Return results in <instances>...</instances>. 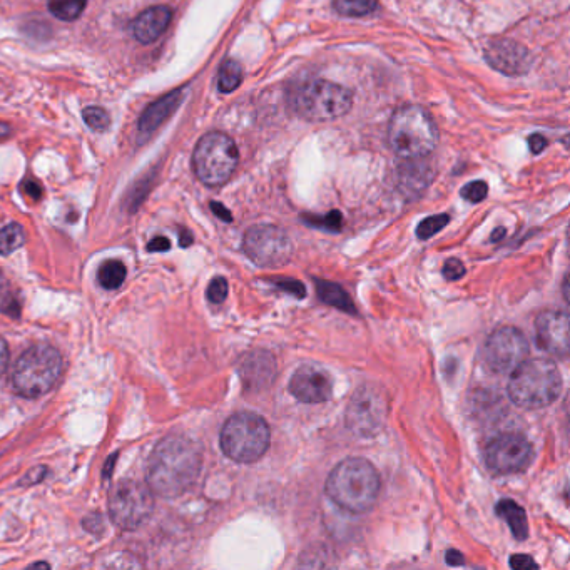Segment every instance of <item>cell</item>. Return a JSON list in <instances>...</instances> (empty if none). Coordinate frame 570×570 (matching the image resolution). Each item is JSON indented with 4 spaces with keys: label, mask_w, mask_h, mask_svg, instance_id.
Returning a JSON list of instances; mask_svg holds the SVG:
<instances>
[{
    "label": "cell",
    "mask_w": 570,
    "mask_h": 570,
    "mask_svg": "<svg viewBox=\"0 0 570 570\" xmlns=\"http://www.w3.org/2000/svg\"><path fill=\"white\" fill-rule=\"evenodd\" d=\"M203 453L198 443L183 435H169L149 457L146 480L153 494L166 499L183 495L198 480Z\"/></svg>",
    "instance_id": "cell-1"
},
{
    "label": "cell",
    "mask_w": 570,
    "mask_h": 570,
    "mask_svg": "<svg viewBox=\"0 0 570 570\" xmlns=\"http://www.w3.org/2000/svg\"><path fill=\"white\" fill-rule=\"evenodd\" d=\"M380 475L367 459L343 460L331 470L326 480V495L341 509L352 514H365L380 495Z\"/></svg>",
    "instance_id": "cell-2"
},
{
    "label": "cell",
    "mask_w": 570,
    "mask_h": 570,
    "mask_svg": "<svg viewBox=\"0 0 570 570\" xmlns=\"http://www.w3.org/2000/svg\"><path fill=\"white\" fill-rule=\"evenodd\" d=\"M562 390V375L547 358L524 360L510 377L509 397L517 407L537 410L549 407Z\"/></svg>",
    "instance_id": "cell-3"
},
{
    "label": "cell",
    "mask_w": 570,
    "mask_h": 570,
    "mask_svg": "<svg viewBox=\"0 0 570 570\" xmlns=\"http://www.w3.org/2000/svg\"><path fill=\"white\" fill-rule=\"evenodd\" d=\"M388 141L400 158H425L437 146V126L423 107H403L393 114Z\"/></svg>",
    "instance_id": "cell-4"
},
{
    "label": "cell",
    "mask_w": 570,
    "mask_h": 570,
    "mask_svg": "<svg viewBox=\"0 0 570 570\" xmlns=\"http://www.w3.org/2000/svg\"><path fill=\"white\" fill-rule=\"evenodd\" d=\"M270 427L258 413L240 412L221 430V450L238 464H255L270 447Z\"/></svg>",
    "instance_id": "cell-5"
},
{
    "label": "cell",
    "mask_w": 570,
    "mask_h": 570,
    "mask_svg": "<svg viewBox=\"0 0 570 570\" xmlns=\"http://www.w3.org/2000/svg\"><path fill=\"white\" fill-rule=\"evenodd\" d=\"M61 372V353L49 345H36L17 360L12 383L22 397H41L54 388Z\"/></svg>",
    "instance_id": "cell-6"
},
{
    "label": "cell",
    "mask_w": 570,
    "mask_h": 570,
    "mask_svg": "<svg viewBox=\"0 0 570 570\" xmlns=\"http://www.w3.org/2000/svg\"><path fill=\"white\" fill-rule=\"evenodd\" d=\"M293 104L301 118L313 123H325L345 116L353 104V94L335 82L310 81L295 92Z\"/></svg>",
    "instance_id": "cell-7"
},
{
    "label": "cell",
    "mask_w": 570,
    "mask_h": 570,
    "mask_svg": "<svg viewBox=\"0 0 570 570\" xmlns=\"http://www.w3.org/2000/svg\"><path fill=\"white\" fill-rule=\"evenodd\" d=\"M238 159L240 154L230 136L209 133L194 149V173L206 186H223L235 173Z\"/></svg>",
    "instance_id": "cell-8"
},
{
    "label": "cell",
    "mask_w": 570,
    "mask_h": 570,
    "mask_svg": "<svg viewBox=\"0 0 570 570\" xmlns=\"http://www.w3.org/2000/svg\"><path fill=\"white\" fill-rule=\"evenodd\" d=\"M109 517L116 527L134 530L148 522L154 512L153 490L134 480L119 482L107 497Z\"/></svg>",
    "instance_id": "cell-9"
},
{
    "label": "cell",
    "mask_w": 570,
    "mask_h": 570,
    "mask_svg": "<svg viewBox=\"0 0 570 570\" xmlns=\"http://www.w3.org/2000/svg\"><path fill=\"white\" fill-rule=\"evenodd\" d=\"M388 400L382 388L362 385L348 403L345 422L357 437H375L387 422Z\"/></svg>",
    "instance_id": "cell-10"
},
{
    "label": "cell",
    "mask_w": 570,
    "mask_h": 570,
    "mask_svg": "<svg viewBox=\"0 0 570 570\" xmlns=\"http://www.w3.org/2000/svg\"><path fill=\"white\" fill-rule=\"evenodd\" d=\"M246 255L258 266L275 268L285 265L293 255L290 236L273 224H258L246 231Z\"/></svg>",
    "instance_id": "cell-11"
},
{
    "label": "cell",
    "mask_w": 570,
    "mask_h": 570,
    "mask_svg": "<svg viewBox=\"0 0 570 570\" xmlns=\"http://www.w3.org/2000/svg\"><path fill=\"white\" fill-rule=\"evenodd\" d=\"M529 341L522 331L514 326L495 330L485 343L484 360L492 372L507 375L514 372L520 363L527 360Z\"/></svg>",
    "instance_id": "cell-12"
},
{
    "label": "cell",
    "mask_w": 570,
    "mask_h": 570,
    "mask_svg": "<svg viewBox=\"0 0 570 570\" xmlns=\"http://www.w3.org/2000/svg\"><path fill=\"white\" fill-rule=\"evenodd\" d=\"M534 460V447L527 438L515 433L495 437L485 448V462L494 474L524 472Z\"/></svg>",
    "instance_id": "cell-13"
},
{
    "label": "cell",
    "mask_w": 570,
    "mask_h": 570,
    "mask_svg": "<svg viewBox=\"0 0 570 570\" xmlns=\"http://www.w3.org/2000/svg\"><path fill=\"white\" fill-rule=\"evenodd\" d=\"M535 335L544 352L562 358L569 355V316L565 311L550 310L540 313L535 321Z\"/></svg>",
    "instance_id": "cell-14"
},
{
    "label": "cell",
    "mask_w": 570,
    "mask_h": 570,
    "mask_svg": "<svg viewBox=\"0 0 570 570\" xmlns=\"http://www.w3.org/2000/svg\"><path fill=\"white\" fill-rule=\"evenodd\" d=\"M291 395L303 403H323L330 400L333 393V383L328 373L321 368L305 367L298 368L290 380Z\"/></svg>",
    "instance_id": "cell-15"
},
{
    "label": "cell",
    "mask_w": 570,
    "mask_h": 570,
    "mask_svg": "<svg viewBox=\"0 0 570 570\" xmlns=\"http://www.w3.org/2000/svg\"><path fill=\"white\" fill-rule=\"evenodd\" d=\"M485 59L490 66L507 76H520L529 71L530 67L529 51L514 41L490 42L485 49Z\"/></svg>",
    "instance_id": "cell-16"
},
{
    "label": "cell",
    "mask_w": 570,
    "mask_h": 570,
    "mask_svg": "<svg viewBox=\"0 0 570 570\" xmlns=\"http://www.w3.org/2000/svg\"><path fill=\"white\" fill-rule=\"evenodd\" d=\"M241 380L251 392H261L270 387L276 377V360L271 353L253 352L245 358L240 368Z\"/></svg>",
    "instance_id": "cell-17"
},
{
    "label": "cell",
    "mask_w": 570,
    "mask_h": 570,
    "mask_svg": "<svg viewBox=\"0 0 570 570\" xmlns=\"http://www.w3.org/2000/svg\"><path fill=\"white\" fill-rule=\"evenodd\" d=\"M171 17H173V11L168 6L151 7L148 11H144L131 24L134 39H138L141 44H153L163 36V32L171 22Z\"/></svg>",
    "instance_id": "cell-18"
},
{
    "label": "cell",
    "mask_w": 570,
    "mask_h": 570,
    "mask_svg": "<svg viewBox=\"0 0 570 570\" xmlns=\"http://www.w3.org/2000/svg\"><path fill=\"white\" fill-rule=\"evenodd\" d=\"M181 101H183V91H174L151 104L139 119V133H154L178 109Z\"/></svg>",
    "instance_id": "cell-19"
},
{
    "label": "cell",
    "mask_w": 570,
    "mask_h": 570,
    "mask_svg": "<svg viewBox=\"0 0 570 570\" xmlns=\"http://www.w3.org/2000/svg\"><path fill=\"white\" fill-rule=\"evenodd\" d=\"M497 514L509 524L515 539L525 540L529 537V520L525 510L517 502L510 499L500 500L497 504Z\"/></svg>",
    "instance_id": "cell-20"
},
{
    "label": "cell",
    "mask_w": 570,
    "mask_h": 570,
    "mask_svg": "<svg viewBox=\"0 0 570 570\" xmlns=\"http://www.w3.org/2000/svg\"><path fill=\"white\" fill-rule=\"evenodd\" d=\"M316 290L320 295L321 300L328 303V305L336 306L338 310L347 311V313H357L353 301L348 296L347 291L340 288L338 285H333L330 281H316Z\"/></svg>",
    "instance_id": "cell-21"
},
{
    "label": "cell",
    "mask_w": 570,
    "mask_h": 570,
    "mask_svg": "<svg viewBox=\"0 0 570 570\" xmlns=\"http://www.w3.org/2000/svg\"><path fill=\"white\" fill-rule=\"evenodd\" d=\"M126 266L124 263L118 260L106 261L104 265L99 268V283H101L102 288L106 290H118L119 286H123L124 280H126Z\"/></svg>",
    "instance_id": "cell-22"
},
{
    "label": "cell",
    "mask_w": 570,
    "mask_h": 570,
    "mask_svg": "<svg viewBox=\"0 0 570 570\" xmlns=\"http://www.w3.org/2000/svg\"><path fill=\"white\" fill-rule=\"evenodd\" d=\"M26 243V233L21 224L12 223L0 230V255H11Z\"/></svg>",
    "instance_id": "cell-23"
},
{
    "label": "cell",
    "mask_w": 570,
    "mask_h": 570,
    "mask_svg": "<svg viewBox=\"0 0 570 570\" xmlns=\"http://www.w3.org/2000/svg\"><path fill=\"white\" fill-rule=\"evenodd\" d=\"M87 0H49V11L61 21H76L86 9Z\"/></svg>",
    "instance_id": "cell-24"
},
{
    "label": "cell",
    "mask_w": 570,
    "mask_h": 570,
    "mask_svg": "<svg viewBox=\"0 0 570 570\" xmlns=\"http://www.w3.org/2000/svg\"><path fill=\"white\" fill-rule=\"evenodd\" d=\"M241 81H243V69L240 64L236 61L224 62L218 74L219 91L224 94L233 92L240 87Z\"/></svg>",
    "instance_id": "cell-25"
},
{
    "label": "cell",
    "mask_w": 570,
    "mask_h": 570,
    "mask_svg": "<svg viewBox=\"0 0 570 570\" xmlns=\"http://www.w3.org/2000/svg\"><path fill=\"white\" fill-rule=\"evenodd\" d=\"M377 7V0H335V9L341 16H367Z\"/></svg>",
    "instance_id": "cell-26"
},
{
    "label": "cell",
    "mask_w": 570,
    "mask_h": 570,
    "mask_svg": "<svg viewBox=\"0 0 570 570\" xmlns=\"http://www.w3.org/2000/svg\"><path fill=\"white\" fill-rule=\"evenodd\" d=\"M82 118L86 121L89 128L94 129L97 133L106 131L111 126V118L102 107L89 106L82 111Z\"/></svg>",
    "instance_id": "cell-27"
},
{
    "label": "cell",
    "mask_w": 570,
    "mask_h": 570,
    "mask_svg": "<svg viewBox=\"0 0 570 570\" xmlns=\"http://www.w3.org/2000/svg\"><path fill=\"white\" fill-rule=\"evenodd\" d=\"M450 221L448 214H437V216H430V218L423 219L422 223L418 224L417 236L420 240H428L433 235H437L438 231H442Z\"/></svg>",
    "instance_id": "cell-28"
},
{
    "label": "cell",
    "mask_w": 570,
    "mask_h": 570,
    "mask_svg": "<svg viewBox=\"0 0 570 570\" xmlns=\"http://www.w3.org/2000/svg\"><path fill=\"white\" fill-rule=\"evenodd\" d=\"M306 223L315 228H321L326 231H340L343 218H341L340 211H331L325 216H305Z\"/></svg>",
    "instance_id": "cell-29"
},
{
    "label": "cell",
    "mask_w": 570,
    "mask_h": 570,
    "mask_svg": "<svg viewBox=\"0 0 570 570\" xmlns=\"http://www.w3.org/2000/svg\"><path fill=\"white\" fill-rule=\"evenodd\" d=\"M487 193H489V186L484 183V181H472V183L467 184L464 189H462V196H464L470 203H480L487 198Z\"/></svg>",
    "instance_id": "cell-30"
},
{
    "label": "cell",
    "mask_w": 570,
    "mask_h": 570,
    "mask_svg": "<svg viewBox=\"0 0 570 570\" xmlns=\"http://www.w3.org/2000/svg\"><path fill=\"white\" fill-rule=\"evenodd\" d=\"M228 296V281L224 278H214L208 286V300L214 305L223 303Z\"/></svg>",
    "instance_id": "cell-31"
},
{
    "label": "cell",
    "mask_w": 570,
    "mask_h": 570,
    "mask_svg": "<svg viewBox=\"0 0 570 570\" xmlns=\"http://www.w3.org/2000/svg\"><path fill=\"white\" fill-rule=\"evenodd\" d=\"M465 266L462 261L457 260V258H452L448 260L445 265H443V276L450 281H457L465 276Z\"/></svg>",
    "instance_id": "cell-32"
},
{
    "label": "cell",
    "mask_w": 570,
    "mask_h": 570,
    "mask_svg": "<svg viewBox=\"0 0 570 570\" xmlns=\"http://www.w3.org/2000/svg\"><path fill=\"white\" fill-rule=\"evenodd\" d=\"M510 567L515 570L537 569L539 565L535 564V560L530 555L515 554L510 557Z\"/></svg>",
    "instance_id": "cell-33"
},
{
    "label": "cell",
    "mask_w": 570,
    "mask_h": 570,
    "mask_svg": "<svg viewBox=\"0 0 570 570\" xmlns=\"http://www.w3.org/2000/svg\"><path fill=\"white\" fill-rule=\"evenodd\" d=\"M276 285L283 288L285 291H290L293 295L298 296V298H303L306 295L305 286L298 283V281H278Z\"/></svg>",
    "instance_id": "cell-34"
},
{
    "label": "cell",
    "mask_w": 570,
    "mask_h": 570,
    "mask_svg": "<svg viewBox=\"0 0 570 570\" xmlns=\"http://www.w3.org/2000/svg\"><path fill=\"white\" fill-rule=\"evenodd\" d=\"M22 189H24V193H26L29 198L34 199V201H39V199H41L42 188L36 183V181H31V179H29V181H24Z\"/></svg>",
    "instance_id": "cell-35"
},
{
    "label": "cell",
    "mask_w": 570,
    "mask_h": 570,
    "mask_svg": "<svg viewBox=\"0 0 570 570\" xmlns=\"http://www.w3.org/2000/svg\"><path fill=\"white\" fill-rule=\"evenodd\" d=\"M169 248H171V241L168 238H164V236L154 238L148 245V251H151V253H161V251H168Z\"/></svg>",
    "instance_id": "cell-36"
},
{
    "label": "cell",
    "mask_w": 570,
    "mask_h": 570,
    "mask_svg": "<svg viewBox=\"0 0 570 570\" xmlns=\"http://www.w3.org/2000/svg\"><path fill=\"white\" fill-rule=\"evenodd\" d=\"M529 146L530 149H532V153H542V151L545 149V146H547V139H545L544 136H540V134H534V136H530Z\"/></svg>",
    "instance_id": "cell-37"
},
{
    "label": "cell",
    "mask_w": 570,
    "mask_h": 570,
    "mask_svg": "<svg viewBox=\"0 0 570 570\" xmlns=\"http://www.w3.org/2000/svg\"><path fill=\"white\" fill-rule=\"evenodd\" d=\"M9 347H7L6 340L0 338V375L6 372L7 365H9Z\"/></svg>",
    "instance_id": "cell-38"
},
{
    "label": "cell",
    "mask_w": 570,
    "mask_h": 570,
    "mask_svg": "<svg viewBox=\"0 0 570 570\" xmlns=\"http://www.w3.org/2000/svg\"><path fill=\"white\" fill-rule=\"evenodd\" d=\"M211 209H213V213L216 214L219 219H223V221H226V223H230L231 219H233L230 211L224 208L223 204L221 203H216V201H213V203H211Z\"/></svg>",
    "instance_id": "cell-39"
},
{
    "label": "cell",
    "mask_w": 570,
    "mask_h": 570,
    "mask_svg": "<svg viewBox=\"0 0 570 570\" xmlns=\"http://www.w3.org/2000/svg\"><path fill=\"white\" fill-rule=\"evenodd\" d=\"M46 474L47 469H44V467H37L34 472L26 475V479H24V482H22V484H36V482H39V480H44V475Z\"/></svg>",
    "instance_id": "cell-40"
},
{
    "label": "cell",
    "mask_w": 570,
    "mask_h": 570,
    "mask_svg": "<svg viewBox=\"0 0 570 570\" xmlns=\"http://www.w3.org/2000/svg\"><path fill=\"white\" fill-rule=\"evenodd\" d=\"M2 310L6 311L7 315H11L12 318H17L19 316V303L16 300H2Z\"/></svg>",
    "instance_id": "cell-41"
},
{
    "label": "cell",
    "mask_w": 570,
    "mask_h": 570,
    "mask_svg": "<svg viewBox=\"0 0 570 570\" xmlns=\"http://www.w3.org/2000/svg\"><path fill=\"white\" fill-rule=\"evenodd\" d=\"M464 555L457 552V550H448L447 552V564L450 565H462L464 564Z\"/></svg>",
    "instance_id": "cell-42"
},
{
    "label": "cell",
    "mask_w": 570,
    "mask_h": 570,
    "mask_svg": "<svg viewBox=\"0 0 570 570\" xmlns=\"http://www.w3.org/2000/svg\"><path fill=\"white\" fill-rule=\"evenodd\" d=\"M6 293H7L6 276H4V273H2V271H0V301L4 300V298H6Z\"/></svg>",
    "instance_id": "cell-43"
},
{
    "label": "cell",
    "mask_w": 570,
    "mask_h": 570,
    "mask_svg": "<svg viewBox=\"0 0 570 570\" xmlns=\"http://www.w3.org/2000/svg\"><path fill=\"white\" fill-rule=\"evenodd\" d=\"M191 243H193V238H191V233H188V231L181 230V246H184V248H186V246L191 245Z\"/></svg>",
    "instance_id": "cell-44"
},
{
    "label": "cell",
    "mask_w": 570,
    "mask_h": 570,
    "mask_svg": "<svg viewBox=\"0 0 570 570\" xmlns=\"http://www.w3.org/2000/svg\"><path fill=\"white\" fill-rule=\"evenodd\" d=\"M11 134V126L6 123H0V139L7 138Z\"/></svg>",
    "instance_id": "cell-45"
},
{
    "label": "cell",
    "mask_w": 570,
    "mask_h": 570,
    "mask_svg": "<svg viewBox=\"0 0 570 570\" xmlns=\"http://www.w3.org/2000/svg\"><path fill=\"white\" fill-rule=\"evenodd\" d=\"M504 236H505L504 228H497V230L494 231V235H492V241L502 240Z\"/></svg>",
    "instance_id": "cell-46"
},
{
    "label": "cell",
    "mask_w": 570,
    "mask_h": 570,
    "mask_svg": "<svg viewBox=\"0 0 570 570\" xmlns=\"http://www.w3.org/2000/svg\"><path fill=\"white\" fill-rule=\"evenodd\" d=\"M36 567H49L47 564H36Z\"/></svg>",
    "instance_id": "cell-47"
}]
</instances>
